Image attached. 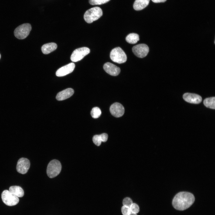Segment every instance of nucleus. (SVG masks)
<instances>
[{
	"label": "nucleus",
	"mask_w": 215,
	"mask_h": 215,
	"mask_svg": "<svg viewBox=\"0 0 215 215\" xmlns=\"http://www.w3.org/2000/svg\"><path fill=\"white\" fill-rule=\"evenodd\" d=\"M75 64L73 63H70L59 69L56 72L58 77L63 76L72 73L74 70Z\"/></svg>",
	"instance_id": "nucleus-11"
},
{
	"label": "nucleus",
	"mask_w": 215,
	"mask_h": 215,
	"mask_svg": "<svg viewBox=\"0 0 215 215\" xmlns=\"http://www.w3.org/2000/svg\"><path fill=\"white\" fill-rule=\"evenodd\" d=\"M123 205L128 207L130 208L133 203L131 199L129 197H126L124 198L122 202Z\"/></svg>",
	"instance_id": "nucleus-24"
},
{
	"label": "nucleus",
	"mask_w": 215,
	"mask_h": 215,
	"mask_svg": "<svg viewBox=\"0 0 215 215\" xmlns=\"http://www.w3.org/2000/svg\"><path fill=\"white\" fill-rule=\"evenodd\" d=\"M30 165L29 160L24 158H21L18 161L16 165V170L19 173L24 174L28 171Z\"/></svg>",
	"instance_id": "nucleus-9"
},
{
	"label": "nucleus",
	"mask_w": 215,
	"mask_h": 215,
	"mask_svg": "<svg viewBox=\"0 0 215 215\" xmlns=\"http://www.w3.org/2000/svg\"><path fill=\"white\" fill-rule=\"evenodd\" d=\"M57 47V44L53 42L47 43L43 45L41 50L43 53L48 54L56 50Z\"/></svg>",
	"instance_id": "nucleus-15"
},
{
	"label": "nucleus",
	"mask_w": 215,
	"mask_h": 215,
	"mask_svg": "<svg viewBox=\"0 0 215 215\" xmlns=\"http://www.w3.org/2000/svg\"><path fill=\"white\" fill-rule=\"evenodd\" d=\"M195 200L194 195L191 193L185 191L180 192L174 196L172 204L175 209L183 211L189 208L193 204Z\"/></svg>",
	"instance_id": "nucleus-1"
},
{
	"label": "nucleus",
	"mask_w": 215,
	"mask_h": 215,
	"mask_svg": "<svg viewBox=\"0 0 215 215\" xmlns=\"http://www.w3.org/2000/svg\"><path fill=\"white\" fill-rule=\"evenodd\" d=\"M110 111L111 114L114 116L119 117L124 114L125 109L122 104L118 102H115L111 105Z\"/></svg>",
	"instance_id": "nucleus-10"
},
{
	"label": "nucleus",
	"mask_w": 215,
	"mask_h": 215,
	"mask_svg": "<svg viewBox=\"0 0 215 215\" xmlns=\"http://www.w3.org/2000/svg\"><path fill=\"white\" fill-rule=\"evenodd\" d=\"M73 90L71 88H68L58 93L56 98L58 101L66 99L71 97L74 93Z\"/></svg>",
	"instance_id": "nucleus-14"
},
{
	"label": "nucleus",
	"mask_w": 215,
	"mask_h": 215,
	"mask_svg": "<svg viewBox=\"0 0 215 215\" xmlns=\"http://www.w3.org/2000/svg\"><path fill=\"white\" fill-rule=\"evenodd\" d=\"M110 57L113 62L118 64L125 63L127 59L126 54L119 47L115 48L111 50Z\"/></svg>",
	"instance_id": "nucleus-3"
},
{
	"label": "nucleus",
	"mask_w": 215,
	"mask_h": 215,
	"mask_svg": "<svg viewBox=\"0 0 215 215\" xmlns=\"http://www.w3.org/2000/svg\"><path fill=\"white\" fill-rule=\"evenodd\" d=\"M183 97L185 101L191 103L198 104L202 101L200 96L194 93H186L183 94Z\"/></svg>",
	"instance_id": "nucleus-13"
},
{
	"label": "nucleus",
	"mask_w": 215,
	"mask_h": 215,
	"mask_svg": "<svg viewBox=\"0 0 215 215\" xmlns=\"http://www.w3.org/2000/svg\"><path fill=\"white\" fill-rule=\"evenodd\" d=\"M125 39L128 43L131 44H134L139 40V36L136 33H130L127 36Z\"/></svg>",
	"instance_id": "nucleus-18"
},
{
	"label": "nucleus",
	"mask_w": 215,
	"mask_h": 215,
	"mask_svg": "<svg viewBox=\"0 0 215 215\" xmlns=\"http://www.w3.org/2000/svg\"><path fill=\"white\" fill-rule=\"evenodd\" d=\"M121 211L123 215H128L131 212L130 208L124 205L122 206Z\"/></svg>",
	"instance_id": "nucleus-25"
},
{
	"label": "nucleus",
	"mask_w": 215,
	"mask_h": 215,
	"mask_svg": "<svg viewBox=\"0 0 215 215\" xmlns=\"http://www.w3.org/2000/svg\"><path fill=\"white\" fill-rule=\"evenodd\" d=\"M130 208L131 212L137 214L138 213L139 211V207L136 204L133 203L130 207Z\"/></svg>",
	"instance_id": "nucleus-23"
},
{
	"label": "nucleus",
	"mask_w": 215,
	"mask_h": 215,
	"mask_svg": "<svg viewBox=\"0 0 215 215\" xmlns=\"http://www.w3.org/2000/svg\"><path fill=\"white\" fill-rule=\"evenodd\" d=\"M1 54H0V58H1Z\"/></svg>",
	"instance_id": "nucleus-29"
},
{
	"label": "nucleus",
	"mask_w": 215,
	"mask_h": 215,
	"mask_svg": "<svg viewBox=\"0 0 215 215\" xmlns=\"http://www.w3.org/2000/svg\"><path fill=\"white\" fill-rule=\"evenodd\" d=\"M90 51V49L86 47L76 49L72 53L70 56V59L73 62L80 61L85 56L89 54Z\"/></svg>",
	"instance_id": "nucleus-7"
},
{
	"label": "nucleus",
	"mask_w": 215,
	"mask_h": 215,
	"mask_svg": "<svg viewBox=\"0 0 215 215\" xmlns=\"http://www.w3.org/2000/svg\"><path fill=\"white\" fill-rule=\"evenodd\" d=\"M102 14V10L100 7H94L86 11L84 16V18L87 23H91L99 19Z\"/></svg>",
	"instance_id": "nucleus-2"
},
{
	"label": "nucleus",
	"mask_w": 215,
	"mask_h": 215,
	"mask_svg": "<svg viewBox=\"0 0 215 215\" xmlns=\"http://www.w3.org/2000/svg\"><path fill=\"white\" fill-rule=\"evenodd\" d=\"M154 3L163 2L167 0H151Z\"/></svg>",
	"instance_id": "nucleus-27"
},
{
	"label": "nucleus",
	"mask_w": 215,
	"mask_h": 215,
	"mask_svg": "<svg viewBox=\"0 0 215 215\" xmlns=\"http://www.w3.org/2000/svg\"><path fill=\"white\" fill-rule=\"evenodd\" d=\"M93 141L96 145L98 146H99L102 142L100 135H94L93 138Z\"/></svg>",
	"instance_id": "nucleus-22"
},
{
	"label": "nucleus",
	"mask_w": 215,
	"mask_h": 215,
	"mask_svg": "<svg viewBox=\"0 0 215 215\" xmlns=\"http://www.w3.org/2000/svg\"><path fill=\"white\" fill-rule=\"evenodd\" d=\"M150 0H135L133 8L136 10H140L144 9L149 4Z\"/></svg>",
	"instance_id": "nucleus-16"
},
{
	"label": "nucleus",
	"mask_w": 215,
	"mask_h": 215,
	"mask_svg": "<svg viewBox=\"0 0 215 215\" xmlns=\"http://www.w3.org/2000/svg\"><path fill=\"white\" fill-rule=\"evenodd\" d=\"M110 0H89L90 4L92 5H100L105 3Z\"/></svg>",
	"instance_id": "nucleus-21"
},
{
	"label": "nucleus",
	"mask_w": 215,
	"mask_h": 215,
	"mask_svg": "<svg viewBox=\"0 0 215 215\" xmlns=\"http://www.w3.org/2000/svg\"><path fill=\"white\" fill-rule=\"evenodd\" d=\"M90 114L93 118L96 119L100 116L101 114V111L99 108L95 107L92 109Z\"/></svg>",
	"instance_id": "nucleus-20"
},
{
	"label": "nucleus",
	"mask_w": 215,
	"mask_h": 215,
	"mask_svg": "<svg viewBox=\"0 0 215 215\" xmlns=\"http://www.w3.org/2000/svg\"><path fill=\"white\" fill-rule=\"evenodd\" d=\"M1 197L3 202L8 206L15 205L19 201L18 197L7 190H5L3 191Z\"/></svg>",
	"instance_id": "nucleus-6"
},
{
	"label": "nucleus",
	"mask_w": 215,
	"mask_h": 215,
	"mask_svg": "<svg viewBox=\"0 0 215 215\" xmlns=\"http://www.w3.org/2000/svg\"><path fill=\"white\" fill-rule=\"evenodd\" d=\"M9 191L18 197H21L24 195V190L19 186H11L9 188Z\"/></svg>",
	"instance_id": "nucleus-17"
},
{
	"label": "nucleus",
	"mask_w": 215,
	"mask_h": 215,
	"mask_svg": "<svg viewBox=\"0 0 215 215\" xmlns=\"http://www.w3.org/2000/svg\"><path fill=\"white\" fill-rule=\"evenodd\" d=\"M128 215H137V214H136L133 213L131 212L130 214Z\"/></svg>",
	"instance_id": "nucleus-28"
},
{
	"label": "nucleus",
	"mask_w": 215,
	"mask_h": 215,
	"mask_svg": "<svg viewBox=\"0 0 215 215\" xmlns=\"http://www.w3.org/2000/svg\"><path fill=\"white\" fill-rule=\"evenodd\" d=\"M31 26L29 23H24L17 27L14 32L15 36L19 39H23L29 35L31 30Z\"/></svg>",
	"instance_id": "nucleus-5"
},
{
	"label": "nucleus",
	"mask_w": 215,
	"mask_h": 215,
	"mask_svg": "<svg viewBox=\"0 0 215 215\" xmlns=\"http://www.w3.org/2000/svg\"><path fill=\"white\" fill-rule=\"evenodd\" d=\"M103 68L106 73L112 76L118 75L121 71L119 67L109 62L104 64Z\"/></svg>",
	"instance_id": "nucleus-12"
},
{
	"label": "nucleus",
	"mask_w": 215,
	"mask_h": 215,
	"mask_svg": "<svg viewBox=\"0 0 215 215\" xmlns=\"http://www.w3.org/2000/svg\"><path fill=\"white\" fill-rule=\"evenodd\" d=\"M99 135L102 142H105L107 140L108 136L107 133H103Z\"/></svg>",
	"instance_id": "nucleus-26"
},
{
	"label": "nucleus",
	"mask_w": 215,
	"mask_h": 215,
	"mask_svg": "<svg viewBox=\"0 0 215 215\" xmlns=\"http://www.w3.org/2000/svg\"><path fill=\"white\" fill-rule=\"evenodd\" d=\"M62 169V165L60 162L56 159H53L50 162L48 165L47 173L50 178H53L58 175Z\"/></svg>",
	"instance_id": "nucleus-4"
},
{
	"label": "nucleus",
	"mask_w": 215,
	"mask_h": 215,
	"mask_svg": "<svg viewBox=\"0 0 215 215\" xmlns=\"http://www.w3.org/2000/svg\"><path fill=\"white\" fill-rule=\"evenodd\" d=\"M203 104L206 107L214 109H215V97H212L206 98L203 101Z\"/></svg>",
	"instance_id": "nucleus-19"
},
{
	"label": "nucleus",
	"mask_w": 215,
	"mask_h": 215,
	"mask_svg": "<svg viewBox=\"0 0 215 215\" xmlns=\"http://www.w3.org/2000/svg\"><path fill=\"white\" fill-rule=\"evenodd\" d=\"M132 50L133 53L137 57L143 58L145 57L149 51V48L144 44H138L134 46Z\"/></svg>",
	"instance_id": "nucleus-8"
}]
</instances>
